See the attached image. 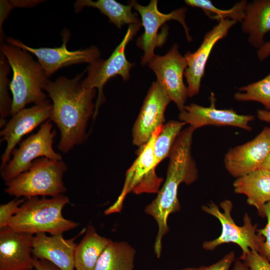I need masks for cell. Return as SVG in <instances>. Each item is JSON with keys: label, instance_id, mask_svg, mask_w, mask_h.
I'll use <instances>...</instances> for the list:
<instances>
[{"label": "cell", "instance_id": "7", "mask_svg": "<svg viewBox=\"0 0 270 270\" xmlns=\"http://www.w3.org/2000/svg\"><path fill=\"white\" fill-rule=\"evenodd\" d=\"M162 126L152 134L148 141L138 150V156L127 170L122 190L116 200L104 211L106 215L120 212L126 196L130 192L158 193L163 179L156 172L157 166L154 152V144Z\"/></svg>", "mask_w": 270, "mask_h": 270}, {"label": "cell", "instance_id": "12", "mask_svg": "<svg viewBox=\"0 0 270 270\" xmlns=\"http://www.w3.org/2000/svg\"><path fill=\"white\" fill-rule=\"evenodd\" d=\"M62 34V44L59 47L53 48H34L12 37H8L6 39L7 43L18 46L34 55L47 78L63 67L80 63L90 64L100 58V52L95 46L84 50H68L67 44L70 38V32L64 30Z\"/></svg>", "mask_w": 270, "mask_h": 270}, {"label": "cell", "instance_id": "17", "mask_svg": "<svg viewBox=\"0 0 270 270\" xmlns=\"http://www.w3.org/2000/svg\"><path fill=\"white\" fill-rule=\"evenodd\" d=\"M236 22L230 20H220L204 35L201 44L194 52H188L184 54L187 67L184 76L188 84V97L192 98L199 92L201 80L212 48L218 42L226 36Z\"/></svg>", "mask_w": 270, "mask_h": 270}, {"label": "cell", "instance_id": "27", "mask_svg": "<svg viewBox=\"0 0 270 270\" xmlns=\"http://www.w3.org/2000/svg\"><path fill=\"white\" fill-rule=\"evenodd\" d=\"M234 94L239 102L254 101L261 103L270 110V73L262 79L241 87Z\"/></svg>", "mask_w": 270, "mask_h": 270}, {"label": "cell", "instance_id": "39", "mask_svg": "<svg viewBox=\"0 0 270 270\" xmlns=\"http://www.w3.org/2000/svg\"><path fill=\"white\" fill-rule=\"evenodd\" d=\"M36 270L35 268L30 269V270Z\"/></svg>", "mask_w": 270, "mask_h": 270}, {"label": "cell", "instance_id": "1", "mask_svg": "<svg viewBox=\"0 0 270 270\" xmlns=\"http://www.w3.org/2000/svg\"><path fill=\"white\" fill-rule=\"evenodd\" d=\"M86 72L71 78L62 76L54 82L48 80L44 88L52 102L50 120L60 131L58 148L63 153L84 142L88 120L94 116L97 90L83 86Z\"/></svg>", "mask_w": 270, "mask_h": 270}, {"label": "cell", "instance_id": "10", "mask_svg": "<svg viewBox=\"0 0 270 270\" xmlns=\"http://www.w3.org/2000/svg\"><path fill=\"white\" fill-rule=\"evenodd\" d=\"M51 120L43 123L39 130L22 141L18 148H14L9 162L0 169V176L6 183L28 170L37 158L46 157L61 160L62 157L53 149L54 139L56 134L52 130Z\"/></svg>", "mask_w": 270, "mask_h": 270}, {"label": "cell", "instance_id": "19", "mask_svg": "<svg viewBox=\"0 0 270 270\" xmlns=\"http://www.w3.org/2000/svg\"><path fill=\"white\" fill-rule=\"evenodd\" d=\"M82 233L70 239L64 238L63 234L34 235V258L46 260L60 270H74V252L78 244L75 240Z\"/></svg>", "mask_w": 270, "mask_h": 270}, {"label": "cell", "instance_id": "31", "mask_svg": "<svg viewBox=\"0 0 270 270\" xmlns=\"http://www.w3.org/2000/svg\"><path fill=\"white\" fill-rule=\"evenodd\" d=\"M250 270H270V262L258 252L250 250L245 256H240Z\"/></svg>", "mask_w": 270, "mask_h": 270}, {"label": "cell", "instance_id": "25", "mask_svg": "<svg viewBox=\"0 0 270 270\" xmlns=\"http://www.w3.org/2000/svg\"><path fill=\"white\" fill-rule=\"evenodd\" d=\"M184 2L188 6L202 9L211 19L218 22L224 20H230L236 22H242L243 20L248 4L246 0H241L236 3L230 9L222 10L214 6L209 0H186Z\"/></svg>", "mask_w": 270, "mask_h": 270}, {"label": "cell", "instance_id": "38", "mask_svg": "<svg viewBox=\"0 0 270 270\" xmlns=\"http://www.w3.org/2000/svg\"><path fill=\"white\" fill-rule=\"evenodd\" d=\"M196 268H185L179 270H196Z\"/></svg>", "mask_w": 270, "mask_h": 270}, {"label": "cell", "instance_id": "33", "mask_svg": "<svg viewBox=\"0 0 270 270\" xmlns=\"http://www.w3.org/2000/svg\"><path fill=\"white\" fill-rule=\"evenodd\" d=\"M34 268L36 270H60L50 262L34 258Z\"/></svg>", "mask_w": 270, "mask_h": 270}, {"label": "cell", "instance_id": "20", "mask_svg": "<svg viewBox=\"0 0 270 270\" xmlns=\"http://www.w3.org/2000/svg\"><path fill=\"white\" fill-rule=\"evenodd\" d=\"M233 186L234 192L245 195L247 203L256 209L260 216H263L264 206L270 202V172L257 169L236 178Z\"/></svg>", "mask_w": 270, "mask_h": 270}, {"label": "cell", "instance_id": "2", "mask_svg": "<svg viewBox=\"0 0 270 270\" xmlns=\"http://www.w3.org/2000/svg\"><path fill=\"white\" fill-rule=\"evenodd\" d=\"M194 131L189 126L180 134L168 156L169 163L165 182L156 198L144 210V212L152 216L158 224L154 251L158 258L161 255L162 238L169 230L168 217L170 214L180 209L178 198V187L181 184H191L198 178V170L192 154Z\"/></svg>", "mask_w": 270, "mask_h": 270}, {"label": "cell", "instance_id": "22", "mask_svg": "<svg viewBox=\"0 0 270 270\" xmlns=\"http://www.w3.org/2000/svg\"><path fill=\"white\" fill-rule=\"evenodd\" d=\"M112 241L102 236L92 225H88L85 234L74 252L75 270H94L100 255Z\"/></svg>", "mask_w": 270, "mask_h": 270}, {"label": "cell", "instance_id": "11", "mask_svg": "<svg viewBox=\"0 0 270 270\" xmlns=\"http://www.w3.org/2000/svg\"><path fill=\"white\" fill-rule=\"evenodd\" d=\"M148 65L156 74V81L167 96L180 112L182 110L188 97V87L184 82L187 62L180 52L178 46L174 44L164 55H155Z\"/></svg>", "mask_w": 270, "mask_h": 270}, {"label": "cell", "instance_id": "35", "mask_svg": "<svg viewBox=\"0 0 270 270\" xmlns=\"http://www.w3.org/2000/svg\"><path fill=\"white\" fill-rule=\"evenodd\" d=\"M256 113L260 120L270 123V110L260 109L257 110Z\"/></svg>", "mask_w": 270, "mask_h": 270}, {"label": "cell", "instance_id": "37", "mask_svg": "<svg viewBox=\"0 0 270 270\" xmlns=\"http://www.w3.org/2000/svg\"><path fill=\"white\" fill-rule=\"evenodd\" d=\"M258 168L270 172V152L267 155Z\"/></svg>", "mask_w": 270, "mask_h": 270}, {"label": "cell", "instance_id": "28", "mask_svg": "<svg viewBox=\"0 0 270 270\" xmlns=\"http://www.w3.org/2000/svg\"><path fill=\"white\" fill-rule=\"evenodd\" d=\"M10 66L0 52V126L4 128L8 122L6 118L11 116L12 98L8 92L10 82L8 78Z\"/></svg>", "mask_w": 270, "mask_h": 270}, {"label": "cell", "instance_id": "16", "mask_svg": "<svg viewBox=\"0 0 270 270\" xmlns=\"http://www.w3.org/2000/svg\"><path fill=\"white\" fill-rule=\"evenodd\" d=\"M270 152V126H266L252 140L230 148L224 164L232 176L238 178L258 169Z\"/></svg>", "mask_w": 270, "mask_h": 270}, {"label": "cell", "instance_id": "13", "mask_svg": "<svg viewBox=\"0 0 270 270\" xmlns=\"http://www.w3.org/2000/svg\"><path fill=\"white\" fill-rule=\"evenodd\" d=\"M52 108V103L48 99L32 107L24 108L12 116L0 132L2 140L6 142L1 158L0 169L9 162L13 150L23 136L50 119Z\"/></svg>", "mask_w": 270, "mask_h": 270}, {"label": "cell", "instance_id": "30", "mask_svg": "<svg viewBox=\"0 0 270 270\" xmlns=\"http://www.w3.org/2000/svg\"><path fill=\"white\" fill-rule=\"evenodd\" d=\"M24 199H14L0 206V230L8 226L11 218L18 212Z\"/></svg>", "mask_w": 270, "mask_h": 270}, {"label": "cell", "instance_id": "40", "mask_svg": "<svg viewBox=\"0 0 270 270\" xmlns=\"http://www.w3.org/2000/svg\"></svg>", "mask_w": 270, "mask_h": 270}, {"label": "cell", "instance_id": "8", "mask_svg": "<svg viewBox=\"0 0 270 270\" xmlns=\"http://www.w3.org/2000/svg\"><path fill=\"white\" fill-rule=\"evenodd\" d=\"M141 26L142 22L130 25L122 40L108 58H100L88 64L86 70V76L82 79V84L86 88H95L98 91L94 119L97 116L100 106L105 100L103 88L108 81L118 75L120 76L124 81L130 78V70L134 64L127 60L125 50Z\"/></svg>", "mask_w": 270, "mask_h": 270}, {"label": "cell", "instance_id": "26", "mask_svg": "<svg viewBox=\"0 0 270 270\" xmlns=\"http://www.w3.org/2000/svg\"><path fill=\"white\" fill-rule=\"evenodd\" d=\"M186 124L180 120H171L164 124L154 144L156 163L158 166L170 156L172 148Z\"/></svg>", "mask_w": 270, "mask_h": 270}, {"label": "cell", "instance_id": "32", "mask_svg": "<svg viewBox=\"0 0 270 270\" xmlns=\"http://www.w3.org/2000/svg\"><path fill=\"white\" fill-rule=\"evenodd\" d=\"M235 260L234 252L232 251L216 262L208 266H202L196 268V270H230L231 265Z\"/></svg>", "mask_w": 270, "mask_h": 270}, {"label": "cell", "instance_id": "23", "mask_svg": "<svg viewBox=\"0 0 270 270\" xmlns=\"http://www.w3.org/2000/svg\"><path fill=\"white\" fill-rule=\"evenodd\" d=\"M86 6L98 8L118 28L126 24L130 26L141 22L136 14L132 12V6L130 3L124 5L115 0H78L74 4L76 12H79Z\"/></svg>", "mask_w": 270, "mask_h": 270}, {"label": "cell", "instance_id": "6", "mask_svg": "<svg viewBox=\"0 0 270 270\" xmlns=\"http://www.w3.org/2000/svg\"><path fill=\"white\" fill-rule=\"evenodd\" d=\"M220 205L222 211H220L218 205L212 202L202 208L204 212L216 218L222 226L220 236L213 240L204 242L202 244V248L206 250H212L222 244L233 243L241 248V256H245L250 250L258 252L264 239L258 233L257 225L252 224L248 214L246 213L244 215V224L238 226L232 216V202L226 200Z\"/></svg>", "mask_w": 270, "mask_h": 270}, {"label": "cell", "instance_id": "14", "mask_svg": "<svg viewBox=\"0 0 270 270\" xmlns=\"http://www.w3.org/2000/svg\"><path fill=\"white\" fill-rule=\"evenodd\" d=\"M171 102L156 80L150 88L132 130V144L142 148L164 124V112Z\"/></svg>", "mask_w": 270, "mask_h": 270}, {"label": "cell", "instance_id": "34", "mask_svg": "<svg viewBox=\"0 0 270 270\" xmlns=\"http://www.w3.org/2000/svg\"><path fill=\"white\" fill-rule=\"evenodd\" d=\"M257 56L260 60L262 61L270 56V41L265 42L264 44L258 48Z\"/></svg>", "mask_w": 270, "mask_h": 270}, {"label": "cell", "instance_id": "4", "mask_svg": "<svg viewBox=\"0 0 270 270\" xmlns=\"http://www.w3.org/2000/svg\"><path fill=\"white\" fill-rule=\"evenodd\" d=\"M69 202V198L64 194L49 198L44 196L26 198L8 226L15 231L32 235L63 234L80 224L62 216V209Z\"/></svg>", "mask_w": 270, "mask_h": 270}, {"label": "cell", "instance_id": "21", "mask_svg": "<svg viewBox=\"0 0 270 270\" xmlns=\"http://www.w3.org/2000/svg\"><path fill=\"white\" fill-rule=\"evenodd\" d=\"M242 30L248 34V40L256 48L264 44V36L270 31V0L248 3L242 22Z\"/></svg>", "mask_w": 270, "mask_h": 270}, {"label": "cell", "instance_id": "29", "mask_svg": "<svg viewBox=\"0 0 270 270\" xmlns=\"http://www.w3.org/2000/svg\"><path fill=\"white\" fill-rule=\"evenodd\" d=\"M263 217L267 219L264 228L258 229V233L264 239L258 253L270 262V202L266 204L263 210Z\"/></svg>", "mask_w": 270, "mask_h": 270}, {"label": "cell", "instance_id": "36", "mask_svg": "<svg viewBox=\"0 0 270 270\" xmlns=\"http://www.w3.org/2000/svg\"><path fill=\"white\" fill-rule=\"evenodd\" d=\"M232 270H250L240 260L234 261Z\"/></svg>", "mask_w": 270, "mask_h": 270}, {"label": "cell", "instance_id": "15", "mask_svg": "<svg viewBox=\"0 0 270 270\" xmlns=\"http://www.w3.org/2000/svg\"><path fill=\"white\" fill-rule=\"evenodd\" d=\"M210 99V104L208 107L194 103L185 106L179 114V120L194 130L206 126H232L247 131L252 130L250 122L254 120V116L238 114L232 109L216 108L212 92Z\"/></svg>", "mask_w": 270, "mask_h": 270}, {"label": "cell", "instance_id": "18", "mask_svg": "<svg viewBox=\"0 0 270 270\" xmlns=\"http://www.w3.org/2000/svg\"><path fill=\"white\" fill-rule=\"evenodd\" d=\"M33 236L8 226L0 230V270L34 268Z\"/></svg>", "mask_w": 270, "mask_h": 270}, {"label": "cell", "instance_id": "9", "mask_svg": "<svg viewBox=\"0 0 270 270\" xmlns=\"http://www.w3.org/2000/svg\"><path fill=\"white\" fill-rule=\"evenodd\" d=\"M130 3L140 14L142 25L144 28V32L136 40V46L144 52L142 58V64H148L155 56V48L161 46L165 42L168 35V30L166 28L160 34H158V30L168 21L176 20L180 22L184 28L188 41L192 40V38L185 21L186 8L175 10L168 14H164L158 8L157 0H150L146 6L140 5L136 0H132Z\"/></svg>", "mask_w": 270, "mask_h": 270}, {"label": "cell", "instance_id": "3", "mask_svg": "<svg viewBox=\"0 0 270 270\" xmlns=\"http://www.w3.org/2000/svg\"><path fill=\"white\" fill-rule=\"evenodd\" d=\"M0 51L12 72L10 84L12 94L11 116L29 104H37L47 100L44 90L49 80L38 62L34 60L28 52L7 42L0 44Z\"/></svg>", "mask_w": 270, "mask_h": 270}, {"label": "cell", "instance_id": "24", "mask_svg": "<svg viewBox=\"0 0 270 270\" xmlns=\"http://www.w3.org/2000/svg\"><path fill=\"white\" fill-rule=\"evenodd\" d=\"M136 251L126 242L112 240L99 258L94 270H134Z\"/></svg>", "mask_w": 270, "mask_h": 270}, {"label": "cell", "instance_id": "5", "mask_svg": "<svg viewBox=\"0 0 270 270\" xmlns=\"http://www.w3.org/2000/svg\"><path fill=\"white\" fill-rule=\"evenodd\" d=\"M68 166L62 160L41 157L28 170L6 183L5 192L16 198L56 196L66 192L63 178Z\"/></svg>", "mask_w": 270, "mask_h": 270}]
</instances>
